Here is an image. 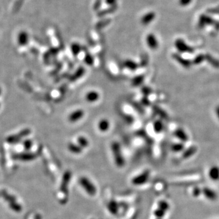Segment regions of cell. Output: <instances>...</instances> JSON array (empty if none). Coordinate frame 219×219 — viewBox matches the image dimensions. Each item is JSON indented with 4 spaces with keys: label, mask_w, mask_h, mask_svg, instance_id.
Instances as JSON below:
<instances>
[{
    "label": "cell",
    "mask_w": 219,
    "mask_h": 219,
    "mask_svg": "<svg viewBox=\"0 0 219 219\" xmlns=\"http://www.w3.org/2000/svg\"><path fill=\"white\" fill-rule=\"evenodd\" d=\"M164 129V123L160 119L156 120L153 123V130L155 133H160Z\"/></svg>",
    "instance_id": "17"
},
{
    "label": "cell",
    "mask_w": 219,
    "mask_h": 219,
    "mask_svg": "<svg viewBox=\"0 0 219 219\" xmlns=\"http://www.w3.org/2000/svg\"><path fill=\"white\" fill-rule=\"evenodd\" d=\"M151 91H152V90H151V88L149 87V86H144L141 89V92L144 95V96L147 97L149 95H151Z\"/></svg>",
    "instance_id": "31"
},
{
    "label": "cell",
    "mask_w": 219,
    "mask_h": 219,
    "mask_svg": "<svg viewBox=\"0 0 219 219\" xmlns=\"http://www.w3.org/2000/svg\"><path fill=\"white\" fill-rule=\"evenodd\" d=\"M1 89L0 88V95H1Z\"/></svg>",
    "instance_id": "37"
},
{
    "label": "cell",
    "mask_w": 219,
    "mask_h": 219,
    "mask_svg": "<svg viewBox=\"0 0 219 219\" xmlns=\"http://www.w3.org/2000/svg\"><path fill=\"white\" fill-rule=\"evenodd\" d=\"M144 81V76L143 75H139L135 77L132 81V84L134 86H137L141 85L142 82Z\"/></svg>",
    "instance_id": "23"
},
{
    "label": "cell",
    "mask_w": 219,
    "mask_h": 219,
    "mask_svg": "<svg viewBox=\"0 0 219 219\" xmlns=\"http://www.w3.org/2000/svg\"><path fill=\"white\" fill-rule=\"evenodd\" d=\"M85 68L82 67H80L76 71L74 74L71 77V80L72 81H75L80 79L85 74Z\"/></svg>",
    "instance_id": "19"
},
{
    "label": "cell",
    "mask_w": 219,
    "mask_h": 219,
    "mask_svg": "<svg viewBox=\"0 0 219 219\" xmlns=\"http://www.w3.org/2000/svg\"><path fill=\"white\" fill-rule=\"evenodd\" d=\"M155 18V14L153 12H148L146 14H145L141 20V22L142 24L147 25L149 23H151V22H152L153 21V20Z\"/></svg>",
    "instance_id": "18"
},
{
    "label": "cell",
    "mask_w": 219,
    "mask_h": 219,
    "mask_svg": "<svg viewBox=\"0 0 219 219\" xmlns=\"http://www.w3.org/2000/svg\"></svg>",
    "instance_id": "38"
},
{
    "label": "cell",
    "mask_w": 219,
    "mask_h": 219,
    "mask_svg": "<svg viewBox=\"0 0 219 219\" xmlns=\"http://www.w3.org/2000/svg\"><path fill=\"white\" fill-rule=\"evenodd\" d=\"M76 143L82 148V149H86L89 146L90 142L88 139L84 136H79L76 139Z\"/></svg>",
    "instance_id": "14"
},
{
    "label": "cell",
    "mask_w": 219,
    "mask_h": 219,
    "mask_svg": "<svg viewBox=\"0 0 219 219\" xmlns=\"http://www.w3.org/2000/svg\"><path fill=\"white\" fill-rule=\"evenodd\" d=\"M30 130L26 128V129L22 130L21 132H20V133H18L16 135L8 137L6 139V141H7V142H8L9 143H11V144L16 143L18 141H20L21 139L26 137L29 134H30Z\"/></svg>",
    "instance_id": "6"
},
{
    "label": "cell",
    "mask_w": 219,
    "mask_h": 219,
    "mask_svg": "<svg viewBox=\"0 0 219 219\" xmlns=\"http://www.w3.org/2000/svg\"><path fill=\"white\" fill-rule=\"evenodd\" d=\"M35 155L32 153H23L16 156L17 158L22 160H30L35 158Z\"/></svg>",
    "instance_id": "26"
},
{
    "label": "cell",
    "mask_w": 219,
    "mask_h": 219,
    "mask_svg": "<svg viewBox=\"0 0 219 219\" xmlns=\"http://www.w3.org/2000/svg\"><path fill=\"white\" fill-rule=\"evenodd\" d=\"M154 216L156 217V219H162L165 214V212L163 211L162 209L157 207L153 212Z\"/></svg>",
    "instance_id": "29"
},
{
    "label": "cell",
    "mask_w": 219,
    "mask_h": 219,
    "mask_svg": "<svg viewBox=\"0 0 219 219\" xmlns=\"http://www.w3.org/2000/svg\"><path fill=\"white\" fill-rule=\"evenodd\" d=\"M184 149V144L181 142H177V143H174L171 146L172 151H174V152H180V151H183Z\"/></svg>",
    "instance_id": "24"
},
{
    "label": "cell",
    "mask_w": 219,
    "mask_h": 219,
    "mask_svg": "<svg viewBox=\"0 0 219 219\" xmlns=\"http://www.w3.org/2000/svg\"><path fill=\"white\" fill-rule=\"evenodd\" d=\"M209 177L211 179L214 181H217L219 179V167L217 166L212 167L208 173Z\"/></svg>",
    "instance_id": "15"
},
{
    "label": "cell",
    "mask_w": 219,
    "mask_h": 219,
    "mask_svg": "<svg viewBox=\"0 0 219 219\" xmlns=\"http://www.w3.org/2000/svg\"><path fill=\"white\" fill-rule=\"evenodd\" d=\"M94 58L93 57V55L90 54V53H86L85 57H84V62L85 63V64L88 66H92L94 64Z\"/></svg>",
    "instance_id": "25"
},
{
    "label": "cell",
    "mask_w": 219,
    "mask_h": 219,
    "mask_svg": "<svg viewBox=\"0 0 219 219\" xmlns=\"http://www.w3.org/2000/svg\"><path fill=\"white\" fill-rule=\"evenodd\" d=\"M205 59V57L203 55H197L195 58L194 59V60L192 62V64L194 65H199Z\"/></svg>",
    "instance_id": "30"
},
{
    "label": "cell",
    "mask_w": 219,
    "mask_h": 219,
    "mask_svg": "<svg viewBox=\"0 0 219 219\" xmlns=\"http://www.w3.org/2000/svg\"><path fill=\"white\" fill-rule=\"evenodd\" d=\"M158 207L162 209L163 211H164L166 212V211L169 209L170 206L166 201L161 200L158 203Z\"/></svg>",
    "instance_id": "27"
},
{
    "label": "cell",
    "mask_w": 219,
    "mask_h": 219,
    "mask_svg": "<svg viewBox=\"0 0 219 219\" xmlns=\"http://www.w3.org/2000/svg\"><path fill=\"white\" fill-rule=\"evenodd\" d=\"M172 57H173L174 59L175 60H176L181 67H183L185 68H190L192 65V63L189 60L184 58L183 57H181L180 55L178 54H174L172 55Z\"/></svg>",
    "instance_id": "9"
},
{
    "label": "cell",
    "mask_w": 219,
    "mask_h": 219,
    "mask_svg": "<svg viewBox=\"0 0 219 219\" xmlns=\"http://www.w3.org/2000/svg\"><path fill=\"white\" fill-rule=\"evenodd\" d=\"M174 136L178 139L181 142H186L189 137L188 134L186 133V132L181 128H177L174 132Z\"/></svg>",
    "instance_id": "11"
},
{
    "label": "cell",
    "mask_w": 219,
    "mask_h": 219,
    "mask_svg": "<svg viewBox=\"0 0 219 219\" xmlns=\"http://www.w3.org/2000/svg\"><path fill=\"white\" fill-rule=\"evenodd\" d=\"M106 2L109 4H113L116 2V0H106Z\"/></svg>",
    "instance_id": "35"
},
{
    "label": "cell",
    "mask_w": 219,
    "mask_h": 219,
    "mask_svg": "<svg viewBox=\"0 0 219 219\" xmlns=\"http://www.w3.org/2000/svg\"><path fill=\"white\" fill-rule=\"evenodd\" d=\"M110 149L116 165L119 168L123 167L125 164V161L120 143L116 141H113L111 144Z\"/></svg>",
    "instance_id": "1"
},
{
    "label": "cell",
    "mask_w": 219,
    "mask_h": 219,
    "mask_svg": "<svg viewBox=\"0 0 219 219\" xmlns=\"http://www.w3.org/2000/svg\"><path fill=\"white\" fill-rule=\"evenodd\" d=\"M85 116V111L81 109L75 110L72 111L68 116V121L71 123H76L81 121Z\"/></svg>",
    "instance_id": "4"
},
{
    "label": "cell",
    "mask_w": 219,
    "mask_h": 219,
    "mask_svg": "<svg viewBox=\"0 0 219 219\" xmlns=\"http://www.w3.org/2000/svg\"><path fill=\"white\" fill-rule=\"evenodd\" d=\"M196 151H197V149L194 146L191 147L183 151V156L184 158H188L192 156L193 154H195Z\"/></svg>",
    "instance_id": "22"
},
{
    "label": "cell",
    "mask_w": 219,
    "mask_h": 219,
    "mask_svg": "<svg viewBox=\"0 0 219 219\" xmlns=\"http://www.w3.org/2000/svg\"><path fill=\"white\" fill-rule=\"evenodd\" d=\"M0 106H1V105H0Z\"/></svg>",
    "instance_id": "39"
},
{
    "label": "cell",
    "mask_w": 219,
    "mask_h": 219,
    "mask_svg": "<svg viewBox=\"0 0 219 219\" xmlns=\"http://www.w3.org/2000/svg\"><path fill=\"white\" fill-rule=\"evenodd\" d=\"M175 47L178 49V51L183 53H192L193 51L191 48H189L188 46L184 43V42L181 40H177L175 43Z\"/></svg>",
    "instance_id": "10"
},
{
    "label": "cell",
    "mask_w": 219,
    "mask_h": 219,
    "mask_svg": "<svg viewBox=\"0 0 219 219\" xmlns=\"http://www.w3.org/2000/svg\"><path fill=\"white\" fill-rule=\"evenodd\" d=\"M108 209L111 214L115 215L118 211V205L116 202L111 201L108 204Z\"/></svg>",
    "instance_id": "21"
},
{
    "label": "cell",
    "mask_w": 219,
    "mask_h": 219,
    "mask_svg": "<svg viewBox=\"0 0 219 219\" xmlns=\"http://www.w3.org/2000/svg\"><path fill=\"white\" fill-rule=\"evenodd\" d=\"M202 193L205 196L206 198H207L209 200L214 201L217 197V195L216 193V192L214 191L213 190H212L211 189H209L208 188H203L202 190Z\"/></svg>",
    "instance_id": "13"
},
{
    "label": "cell",
    "mask_w": 219,
    "mask_h": 219,
    "mask_svg": "<svg viewBox=\"0 0 219 219\" xmlns=\"http://www.w3.org/2000/svg\"><path fill=\"white\" fill-rule=\"evenodd\" d=\"M68 149L70 152L76 155L81 154L83 151L82 148L77 143H74V142L69 143L68 145Z\"/></svg>",
    "instance_id": "16"
},
{
    "label": "cell",
    "mask_w": 219,
    "mask_h": 219,
    "mask_svg": "<svg viewBox=\"0 0 219 219\" xmlns=\"http://www.w3.org/2000/svg\"><path fill=\"white\" fill-rule=\"evenodd\" d=\"M150 177V171L149 170H146L142 173L133 178L132 183L135 186H140L146 183Z\"/></svg>",
    "instance_id": "3"
},
{
    "label": "cell",
    "mask_w": 219,
    "mask_h": 219,
    "mask_svg": "<svg viewBox=\"0 0 219 219\" xmlns=\"http://www.w3.org/2000/svg\"><path fill=\"white\" fill-rule=\"evenodd\" d=\"M71 50L72 54L74 55V56H77L80 54V53L82 50V48H81V46L79 43H74L71 46Z\"/></svg>",
    "instance_id": "20"
},
{
    "label": "cell",
    "mask_w": 219,
    "mask_h": 219,
    "mask_svg": "<svg viewBox=\"0 0 219 219\" xmlns=\"http://www.w3.org/2000/svg\"><path fill=\"white\" fill-rule=\"evenodd\" d=\"M141 103L144 105H146V106H148L150 104V100L149 99H148V97L147 96H144L142 99H141Z\"/></svg>",
    "instance_id": "34"
},
{
    "label": "cell",
    "mask_w": 219,
    "mask_h": 219,
    "mask_svg": "<svg viewBox=\"0 0 219 219\" xmlns=\"http://www.w3.org/2000/svg\"><path fill=\"white\" fill-rule=\"evenodd\" d=\"M110 125L111 124L108 119L102 118L98 121L97 128L101 133H105L109 130Z\"/></svg>",
    "instance_id": "8"
},
{
    "label": "cell",
    "mask_w": 219,
    "mask_h": 219,
    "mask_svg": "<svg viewBox=\"0 0 219 219\" xmlns=\"http://www.w3.org/2000/svg\"><path fill=\"white\" fill-rule=\"evenodd\" d=\"M206 59L210 63V64L212 67L216 68H219V62L217 60L212 58L211 56H209V55H207Z\"/></svg>",
    "instance_id": "28"
},
{
    "label": "cell",
    "mask_w": 219,
    "mask_h": 219,
    "mask_svg": "<svg viewBox=\"0 0 219 219\" xmlns=\"http://www.w3.org/2000/svg\"><path fill=\"white\" fill-rule=\"evenodd\" d=\"M216 115L217 116V118L219 119V105H218L216 109Z\"/></svg>",
    "instance_id": "36"
},
{
    "label": "cell",
    "mask_w": 219,
    "mask_h": 219,
    "mask_svg": "<svg viewBox=\"0 0 219 219\" xmlns=\"http://www.w3.org/2000/svg\"><path fill=\"white\" fill-rule=\"evenodd\" d=\"M146 42L147 46L151 50H156L159 47V41L156 35L152 33L149 34L146 38Z\"/></svg>",
    "instance_id": "5"
},
{
    "label": "cell",
    "mask_w": 219,
    "mask_h": 219,
    "mask_svg": "<svg viewBox=\"0 0 219 219\" xmlns=\"http://www.w3.org/2000/svg\"><path fill=\"white\" fill-rule=\"evenodd\" d=\"M201 193H202V191L200 188H197V187L193 189V191H192V194H193V195L194 197H195L199 196Z\"/></svg>",
    "instance_id": "33"
},
{
    "label": "cell",
    "mask_w": 219,
    "mask_h": 219,
    "mask_svg": "<svg viewBox=\"0 0 219 219\" xmlns=\"http://www.w3.org/2000/svg\"><path fill=\"white\" fill-rule=\"evenodd\" d=\"M79 184L84 191L89 195L94 196L97 193V189L95 184L85 177H82L79 179Z\"/></svg>",
    "instance_id": "2"
},
{
    "label": "cell",
    "mask_w": 219,
    "mask_h": 219,
    "mask_svg": "<svg viewBox=\"0 0 219 219\" xmlns=\"http://www.w3.org/2000/svg\"><path fill=\"white\" fill-rule=\"evenodd\" d=\"M32 146V142L30 139H26L24 142V147L26 150H29Z\"/></svg>",
    "instance_id": "32"
},
{
    "label": "cell",
    "mask_w": 219,
    "mask_h": 219,
    "mask_svg": "<svg viewBox=\"0 0 219 219\" xmlns=\"http://www.w3.org/2000/svg\"><path fill=\"white\" fill-rule=\"evenodd\" d=\"M85 99L88 103H95L100 99V94L96 90H90L86 92L85 95Z\"/></svg>",
    "instance_id": "7"
},
{
    "label": "cell",
    "mask_w": 219,
    "mask_h": 219,
    "mask_svg": "<svg viewBox=\"0 0 219 219\" xmlns=\"http://www.w3.org/2000/svg\"><path fill=\"white\" fill-rule=\"evenodd\" d=\"M123 65L124 67L132 71H135L139 67L138 63L136 62L135 60H132V59H127L124 61L123 62Z\"/></svg>",
    "instance_id": "12"
}]
</instances>
